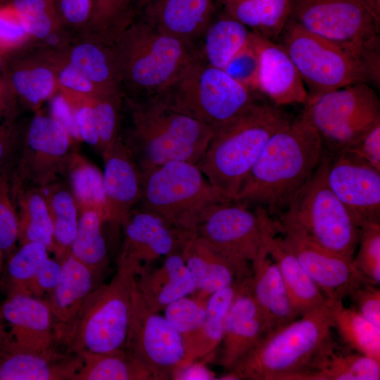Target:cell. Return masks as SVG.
I'll return each mask as SVG.
<instances>
[{"label":"cell","instance_id":"1","mask_svg":"<svg viewBox=\"0 0 380 380\" xmlns=\"http://www.w3.org/2000/svg\"><path fill=\"white\" fill-rule=\"evenodd\" d=\"M324 153L318 132L302 114L268 140L234 201L279 215L310 179Z\"/></svg>","mask_w":380,"mask_h":380},{"label":"cell","instance_id":"2","mask_svg":"<svg viewBox=\"0 0 380 380\" xmlns=\"http://www.w3.org/2000/svg\"><path fill=\"white\" fill-rule=\"evenodd\" d=\"M330 305L301 314L265 334L223 380H300L332 344Z\"/></svg>","mask_w":380,"mask_h":380},{"label":"cell","instance_id":"3","mask_svg":"<svg viewBox=\"0 0 380 380\" xmlns=\"http://www.w3.org/2000/svg\"><path fill=\"white\" fill-rule=\"evenodd\" d=\"M291 117L260 97L216 128L196 164L210 183L234 201L270 137Z\"/></svg>","mask_w":380,"mask_h":380},{"label":"cell","instance_id":"4","mask_svg":"<svg viewBox=\"0 0 380 380\" xmlns=\"http://www.w3.org/2000/svg\"><path fill=\"white\" fill-rule=\"evenodd\" d=\"M127 99L130 125L122 138L140 172L170 161L197 164L214 129L156 97Z\"/></svg>","mask_w":380,"mask_h":380},{"label":"cell","instance_id":"5","mask_svg":"<svg viewBox=\"0 0 380 380\" xmlns=\"http://www.w3.org/2000/svg\"><path fill=\"white\" fill-rule=\"evenodd\" d=\"M113 47L121 91H126L131 99L157 96L200 59L197 44L162 33L139 17Z\"/></svg>","mask_w":380,"mask_h":380},{"label":"cell","instance_id":"6","mask_svg":"<svg viewBox=\"0 0 380 380\" xmlns=\"http://www.w3.org/2000/svg\"><path fill=\"white\" fill-rule=\"evenodd\" d=\"M139 271L132 262H118L112 279L89 293L58 343L64 351L82 355L124 350Z\"/></svg>","mask_w":380,"mask_h":380},{"label":"cell","instance_id":"7","mask_svg":"<svg viewBox=\"0 0 380 380\" xmlns=\"http://www.w3.org/2000/svg\"><path fill=\"white\" fill-rule=\"evenodd\" d=\"M140 206L186 231L195 230L217 205L232 201L196 164L170 161L141 172Z\"/></svg>","mask_w":380,"mask_h":380},{"label":"cell","instance_id":"8","mask_svg":"<svg viewBox=\"0 0 380 380\" xmlns=\"http://www.w3.org/2000/svg\"><path fill=\"white\" fill-rule=\"evenodd\" d=\"M290 18L360 61L370 83L380 82V20L360 0H291Z\"/></svg>","mask_w":380,"mask_h":380},{"label":"cell","instance_id":"9","mask_svg":"<svg viewBox=\"0 0 380 380\" xmlns=\"http://www.w3.org/2000/svg\"><path fill=\"white\" fill-rule=\"evenodd\" d=\"M330 160L324 151L310 179L276 220L296 228L318 246L353 258L360 227L328 184Z\"/></svg>","mask_w":380,"mask_h":380},{"label":"cell","instance_id":"10","mask_svg":"<svg viewBox=\"0 0 380 380\" xmlns=\"http://www.w3.org/2000/svg\"><path fill=\"white\" fill-rule=\"evenodd\" d=\"M158 98L172 109L214 130L260 98L223 69L198 59L185 68Z\"/></svg>","mask_w":380,"mask_h":380},{"label":"cell","instance_id":"11","mask_svg":"<svg viewBox=\"0 0 380 380\" xmlns=\"http://www.w3.org/2000/svg\"><path fill=\"white\" fill-rule=\"evenodd\" d=\"M277 41L289 53L303 79L308 92L305 103L353 83H370L359 60L291 18Z\"/></svg>","mask_w":380,"mask_h":380},{"label":"cell","instance_id":"12","mask_svg":"<svg viewBox=\"0 0 380 380\" xmlns=\"http://www.w3.org/2000/svg\"><path fill=\"white\" fill-rule=\"evenodd\" d=\"M302 115L320 136L331 157L380 122V101L369 84L356 82L305 103Z\"/></svg>","mask_w":380,"mask_h":380},{"label":"cell","instance_id":"13","mask_svg":"<svg viewBox=\"0 0 380 380\" xmlns=\"http://www.w3.org/2000/svg\"><path fill=\"white\" fill-rule=\"evenodd\" d=\"M124 350L151 372L153 380L171 379L185 355L181 335L165 316L148 307L136 281Z\"/></svg>","mask_w":380,"mask_h":380},{"label":"cell","instance_id":"14","mask_svg":"<svg viewBox=\"0 0 380 380\" xmlns=\"http://www.w3.org/2000/svg\"><path fill=\"white\" fill-rule=\"evenodd\" d=\"M74 139L53 117L37 114L25 134L20 154L17 182L45 189L65 173L75 151Z\"/></svg>","mask_w":380,"mask_h":380},{"label":"cell","instance_id":"15","mask_svg":"<svg viewBox=\"0 0 380 380\" xmlns=\"http://www.w3.org/2000/svg\"><path fill=\"white\" fill-rule=\"evenodd\" d=\"M273 220L284 245L296 256L329 304L343 301L363 284H373L357 270L353 258L329 251L292 226Z\"/></svg>","mask_w":380,"mask_h":380},{"label":"cell","instance_id":"16","mask_svg":"<svg viewBox=\"0 0 380 380\" xmlns=\"http://www.w3.org/2000/svg\"><path fill=\"white\" fill-rule=\"evenodd\" d=\"M210 248L231 260L251 263L262 245L260 215L238 201L217 205L196 228Z\"/></svg>","mask_w":380,"mask_h":380},{"label":"cell","instance_id":"17","mask_svg":"<svg viewBox=\"0 0 380 380\" xmlns=\"http://www.w3.org/2000/svg\"><path fill=\"white\" fill-rule=\"evenodd\" d=\"M56 348L46 300L28 294L8 295L0 306V350L44 353Z\"/></svg>","mask_w":380,"mask_h":380},{"label":"cell","instance_id":"18","mask_svg":"<svg viewBox=\"0 0 380 380\" xmlns=\"http://www.w3.org/2000/svg\"><path fill=\"white\" fill-rule=\"evenodd\" d=\"M328 184L360 228L380 223V171L343 151L328 167Z\"/></svg>","mask_w":380,"mask_h":380},{"label":"cell","instance_id":"19","mask_svg":"<svg viewBox=\"0 0 380 380\" xmlns=\"http://www.w3.org/2000/svg\"><path fill=\"white\" fill-rule=\"evenodd\" d=\"M123 242L118 261H127L140 270L162 256L179 251L191 231L178 229L158 215L132 209L122 222Z\"/></svg>","mask_w":380,"mask_h":380},{"label":"cell","instance_id":"20","mask_svg":"<svg viewBox=\"0 0 380 380\" xmlns=\"http://www.w3.org/2000/svg\"><path fill=\"white\" fill-rule=\"evenodd\" d=\"M252 37L260 58L258 92L277 106L305 105L308 100L307 89L283 46L253 31Z\"/></svg>","mask_w":380,"mask_h":380},{"label":"cell","instance_id":"21","mask_svg":"<svg viewBox=\"0 0 380 380\" xmlns=\"http://www.w3.org/2000/svg\"><path fill=\"white\" fill-rule=\"evenodd\" d=\"M103 158L105 223L118 228L140 203L141 172L121 134L114 147Z\"/></svg>","mask_w":380,"mask_h":380},{"label":"cell","instance_id":"22","mask_svg":"<svg viewBox=\"0 0 380 380\" xmlns=\"http://www.w3.org/2000/svg\"><path fill=\"white\" fill-rule=\"evenodd\" d=\"M215 13V0H145L138 17L162 33L197 44Z\"/></svg>","mask_w":380,"mask_h":380},{"label":"cell","instance_id":"23","mask_svg":"<svg viewBox=\"0 0 380 380\" xmlns=\"http://www.w3.org/2000/svg\"><path fill=\"white\" fill-rule=\"evenodd\" d=\"M179 251L196 285L193 294L203 298L252 274L250 263L237 262L215 252L195 230L190 232Z\"/></svg>","mask_w":380,"mask_h":380},{"label":"cell","instance_id":"24","mask_svg":"<svg viewBox=\"0 0 380 380\" xmlns=\"http://www.w3.org/2000/svg\"><path fill=\"white\" fill-rule=\"evenodd\" d=\"M262 227V243L277 265L291 299L301 315L329 303L296 256L286 247L274 227L273 217L257 206Z\"/></svg>","mask_w":380,"mask_h":380},{"label":"cell","instance_id":"25","mask_svg":"<svg viewBox=\"0 0 380 380\" xmlns=\"http://www.w3.org/2000/svg\"><path fill=\"white\" fill-rule=\"evenodd\" d=\"M266 322L251 291V278L237 295L224 321L220 363L229 372L267 333Z\"/></svg>","mask_w":380,"mask_h":380},{"label":"cell","instance_id":"26","mask_svg":"<svg viewBox=\"0 0 380 380\" xmlns=\"http://www.w3.org/2000/svg\"><path fill=\"white\" fill-rule=\"evenodd\" d=\"M251 291L266 322L267 332L300 315L295 308L274 261L264 246L251 262Z\"/></svg>","mask_w":380,"mask_h":380},{"label":"cell","instance_id":"27","mask_svg":"<svg viewBox=\"0 0 380 380\" xmlns=\"http://www.w3.org/2000/svg\"><path fill=\"white\" fill-rule=\"evenodd\" d=\"M94 272L70 253L61 262V274L54 289L45 298L49 305L58 345L94 288Z\"/></svg>","mask_w":380,"mask_h":380},{"label":"cell","instance_id":"28","mask_svg":"<svg viewBox=\"0 0 380 380\" xmlns=\"http://www.w3.org/2000/svg\"><path fill=\"white\" fill-rule=\"evenodd\" d=\"M136 285L148 307L156 312L196 291L179 250L165 256L163 264L154 270L142 267L137 274Z\"/></svg>","mask_w":380,"mask_h":380},{"label":"cell","instance_id":"29","mask_svg":"<svg viewBox=\"0 0 380 380\" xmlns=\"http://www.w3.org/2000/svg\"><path fill=\"white\" fill-rule=\"evenodd\" d=\"M82 361L80 355L56 348L44 353L0 350V380H74Z\"/></svg>","mask_w":380,"mask_h":380},{"label":"cell","instance_id":"30","mask_svg":"<svg viewBox=\"0 0 380 380\" xmlns=\"http://www.w3.org/2000/svg\"><path fill=\"white\" fill-rule=\"evenodd\" d=\"M251 30L224 11L215 16L197 42L200 59L224 69L248 42Z\"/></svg>","mask_w":380,"mask_h":380},{"label":"cell","instance_id":"31","mask_svg":"<svg viewBox=\"0 0 380 380\" xmlns=\"http://www.w3.org/2000/svg\"><path fill=\"white\" fill-rule=\"evenodd\" d=\"M67 62L86 76L100 94H122L113 44L100 41L79 44L70 51Z\"/></svg>","mask_w":380,"mask_h":380},{"label":"cell","instance_id":"32","mask_svg":"<svg viewBox=\"0 0 380 380\" xmlns=\"http://www.w3.org/2000/svg\"><path fill=\"white\" fill-rule=\"evenodd\" d=\"M224 11L251 31L276 41L290 18L291 0H225Z\"/></svg>","mask_w":380,"mask_h":380},{"label":"cell","instance_id":"33","mask_svg":"<svg viewBox=\"0 0 380 380\" xmlns=\"http://www.w3.org/2000/svg\"><path fill=\"white\" fill-rule=\"evenodd\" d=\"M380 360L355 352L341 353L329 346L300 380H379Z\"/></svg>","mask_w":380,"mask_h":380},{"label":"cell","instance_id":"34","mask_svg":"<svg viewBox=\"0 0 380 380\" xmlns=\"http://www.w3.org/2000/svg\"><path fill=\"white\" fill-rule=\"evenodd\" d=\"M44 189L53 226L52 252L61 263L70 253L78 226L79 209L69 186L55 182Z\"/></svg>","mask_w":380,"mask_h":380},{"label":"cell","instance_id":"35","mask_svg":"<svg viewBox=\"0 0 380 380\" xmlns=\"http://www.w3.org/2000/svg\"><path fill=\"white\" fill-rule=\"evenodd\" d=\"M18 240L20 244L39 242L53 248V226L44 190L32 186L24 191L19 186Z\"/></svg>","mask_w":380,"mask_h":380},{"label":"cell","instance_id":"36","mask_svg":"<svg viewBox=\"0 0 380 380\" xmlns=\"http://www.w3.org/2000/svg\"><path fill=\"white\" fill-rule=\"evenodd\" d=\"M74 380H153L151 372L125 350L80 355Z\"/></svg>","mask_w":380,"mask_h":380},{"label":"cell","instance_id":"37","mask_svg":"<svg viewBox=\"0 0 380 380\" xmlns=\"http://www.w3.org/2000/svg\"><path fill=\"white\" fill-rule=\"evenodd\" d=\"M334 328L341 338L355 352L380 360V327L370 322L353 308H346L343 301L329 304Z\"/></svg>","mask_w":380,"mask_h":380},{"label":"cell","instance_id":"38","mask_svg":"<svg viewBox=\"0 0 380 380\" xmlns=\"http://www.w3.org/2000/svg\"><path fill=\"white\" fill-rule=\"evenodd\" d=\"M103 213L97 210L80 212L77 232L70 254L89 267L94 274L107 262V247L103 234Z\"/></svg>","mask_w":380,"mask_h":380},{"label":"cell","instance_id":"39","mask_svg":"<svg viewBox=\"0 0 380 380\" xmlns=\"http://www.w3.org/2000/svg\"><path fill=\"white\" fill-rule=\"evenodd\" d=\"M65 174L79 213L97 210L104 216L103 173L100 170L75 151L69 160Z\"/></svg>","mask_w":380,"mask_h":380},{"label":"cell","instance_id":"40","mask_svg":"<svg viewBox=\"0 0 380 380\" xmlns=\"http://www.w3.org/2000/svg\"><path fill=\"white\" fill-rule=\"evenodd\" d=\"M6 80L16 96L34 107L52 97L57 84L56 75L48 65L20 61L11 64Z\"/></svg>","mask_w":380,"mask_h":380},{"label":"cell","instance_id":"41","mask_svg":"<svg viewBox=\"0 0 380 380\" xmlns=\"http://www.w3.org/2000/svg\"><path fill=\"white\" fill-rule=\"evenodd\" d=\"M49 252L46 246L42 243L21 244L8 264V295L28 294L29 285L38 268L49 257Z\"/></svg>","mask_w":380,"mask_h":380},{"label":"cell","instance_id":"42","mask_svg":"<svg viewBox=\"0 0 380 380\" xmlns=\"http://www.w3.org/2000/svg\"><path fill=\"white\" fill-rule=\"evenodd\" d=\"M123 94L92 96L96 118L99 146L104 156L114 147L120 134V111Z\"/></svg>","mask_w":380,"mask_h":380},{"label":"cell","instance_id":"43","mask_svg":"<svg viewBox=\"0 0 380 380\" xmlns=\"http://www.w3.org/2000/svg\"><path fill=\"white\" fill-rule=\"evenodd\" d=\"M226 315L206 313L203 326L183 339L185 355L180 365L212 355L222 343ZM179 365V366H180Z\"/></svg>","mask_w":380,"mask_h":380},{"label":"cell","instance_id":"44","mask_svg":"<svg viewBox=\"0 0 380 380\" xmlns=\"http://www.w3.org/2000/svg\"><path fill=\"white\" fill-rule=\"evenodd\" d=\"M207 299L192 294L171 303L163 310L165 317L182 339L193 334L204 324Z\"/></svg>","mask_w":380,"mask_h":380},{"label":"cell","instance_id":"45","mask_svg":"<svg viewBox=\"0 0 380 380\" xmlns=\"http://www.w3.org/2000/svg\"><path fill=\"white\" fill-rule=\"evenodd\" d=\"M353 262L357 270L376 285L380 283V223L360 228L357 246Z\"/></svg>","mask_w":380,"mask_h":380},{"label":"cell","instance_id":"46","mask_svg":"<svg viewBox=\"0 0 380 380\" xmlns=\"http://www.w3.org/2000/svg\"><path fill=\"white\" fill-rule=\"evenodd\" d=\"M259 53L252 37L227 63L224 70L247 89L258 92Z\"/></svg>","mask_w":380,"mask_h":380},{"label":"cell","instance_id":"47","mask_svg":"<svg viewBox=\"0 0 380 380\" xmlns=\"http://www.w3.org/2000/svg\"><path fill=\"white\" fill-rule=\"evenodd\" d=\"M13 8L28 35L45 39L53 32V21L47 11L46 0H14Z\"/></svg>","mask_w":380,"mask_h":380},{"label":"cell","instance_id":"48","mask_svg":"<svg viewBox=\"0 0 380 380\" xmlns=\"http://www.w3.org/2000/svg\"><path fill=\"white\" fill-rule=\"evenodd\" d=\"M72 106L80 140L99 148V137L91 96L62 89Z\"/></svg>","mask_w":380,"mask_h":380},{"label":"cell","instance_id":"49","mask_svg":"<svg viewBox=\"0 0 380 380\" xmlns=\"http://www.w3.org/2000/svg\"><path fill=\"white\" fill-rule=\"evenodd\" d=\"M7 172H0V250L10 251L18 240V215L14 207Z\"/></svg>","mask_w":380,"mask_h":380},{"label":"cell","instance_id":"50","mask_svg":"<svg viewBox=\"0 0 380 380\" xmlns=\"http://www.w3.org/2000/svg\"><path fill=\"white\" fill-rule=\"evenodd\" d=\"M353 308L370 322L380 327V289L371 283L363 284L348 296Z\"/></svg>","mask_w":380,"mask_h":380},{"label":"cell","instance_id":"51","mask_svg":"<svg viewBox=\"0 0 380 380\" xmlns=\"http://www.w3.org/2000/svg\"><path fill=\"white\" fill-rule=\"evenodd\" d=\"M61 274V263L47 257L38 268L28 288V294L43 298L56 286Z\"/></svg>","mask_w":380,"mask_h":380},{"label":"cell","instance_id":"52","mask_svg":"<svg viewBox=\"0 0 380 380\" xmlns=\"http://www.w3.org/2000/svg\"><path fill=\"white\" fill-rule=\"evenodd\" d=\"M343 151L355 156L380 171V122Z\"/></svg>","mask_w":380,"mask_h":380},{"label":"cell","instance_id":"53","mask_svg":"<svg viewBox=\"0 0 380 380\" xmlns=\"http://www.w3.org/2000/svg\"><path fill=\"white\" fill-rule=\"evenodd\" d=\"M56 80L62 89L70 92L88 96L101 94L86 76L68 62L59 69Z\"/></svg>","mask_w":380,"mask_h":380},{"label":"cell","instance_id":"54","mask_svg":"<svg viewBox=\"0 0 380 380\" xmlns=\"http://www.w3.org/2000/svg\"><path fill=\"white\" fill-rule=\"evenodd\" d=\"M51 116L57 120L75 140H80L75 113L72 106L63 92L52 96Z\"/></svg>","mask_w":380,"mask_h":380},{"label":"cell","instance_id":"55","mask_svg":"<svg viewBox=\"0 0 380 380\" xmlns=\"http://www.w3.org/2000/svg\"><path fill=\"white\" fill-rule=\"evenodd\" d=\"M27 33L16 19L0 13V48L9 49L23 42Z\"/></svg>","mask_w":380,"mask_h":380},{"label":"cell","instance_id":"56","mask_svg":"<svg viewBox=\"0 0 380 380\" xmlns=\"http://www.w3.org/2000/svg\"><path fill=\"white\" fill-rule=\"evenodd\" d=\"M171 379L174 380H214L216 375L201 361L196 360L177 367Z\"/></svg>","mask_w":380,"mask_h":380},{"label":"cell","instance_id":"57","mask_svg":"<svg viewBox=\"0 0 380 380\" xmlns=\"http://www.w3.org/2000/svg\"><path fill=\"white\" fill-rule=\"evenodd\" d=\"M65 18L70 23L80 24L83 23L89 13V0H62L61 4Z\"/></svg>","mask_w":380,"mask_h":380},{"label":"cell","instance_id":"58","mask_svg":"<svg viewBox=\"0 0 380 380\" xmlns=\"http://www.w3.org/2000/svg\"><path fill=\"white\" fill-rule=\"evenodd\" d=\"M15 146L14 137L10 129L0 125V172H7Z\"/></svg>","mask_w":380,"mask_h":380},{"label":"cell","instance_id":"59","mask_svg":"<svg viewBox=\"0 0 380 380\" xmlns=\"http://www.w3.org/2000/svg\"><path fill=\"white\" fill-rule=\"evenodd\" d=\"M15 96L6 79L0 77V116L8 118L13 112Z\"/></svg>","mask_w":380,"mask_h":380},{"label":"cell","instance_id":"60","mask_svg":"<svg viewBox=\"0 0 380 380\" xmlns=\"http://www.w3.org/2000/svg\"><path fill=\"white\" fill-rule=\"evenodd\" d=\"M372 13L380 20V0H360Z\"/></svg>","mask_w":380,"mask_h":380},{"label":"cell","instance_id":"61","mask_svg":"<svg viewBox=\"0 0 380 380\" xmlns=\"http://www.w3.org/2000/svg\"><path fill=\"white\" fill-rule=\"evenodd\" d=\"M1 251L0 250V266H1Z\"/></svg>","mask_w":380,"mask_h":380},{"label":"cell","instance_id":"62","mask_svg":"<svg viewBox=\"0 0 380 380\" xmlns=\"http://www.w3.org/2000/svg\"><path fill=\"white\" fill-rule=\"evenodd\" d=\"M222 3H223L225 0H220Z\"/></svg>","mask_w":380,"mask_h":380},{"label":"cell","instance_id":"63","mask_svg":"<svg viewBox=\"0 0 380 380\" xmlns=\"http://www.w3.org/2000/svg\"></svg>","mask_w":380,"mask_h":380}]
</instances>
